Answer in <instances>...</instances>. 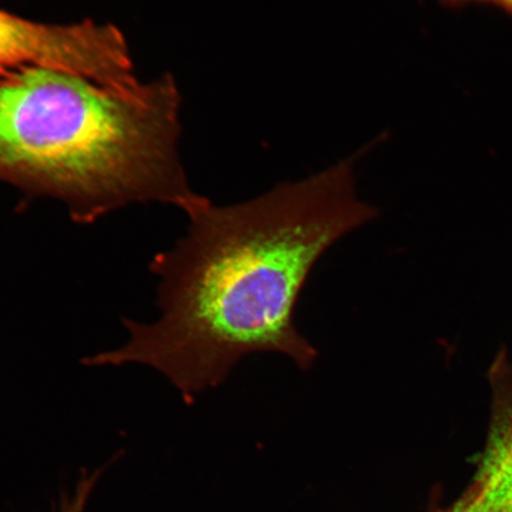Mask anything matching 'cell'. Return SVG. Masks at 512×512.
Returning a JSON list of instances; mask_svg holds the SVG:
<instances>
[{"mask_svg": "<svg viewBox=\"0 0 512 512\" xmlns=\"http://www.w3.org/2000/svg\"><path fill=\"white\" fill-rule=\"evenodd\" d=\"M360 156L232 206L201 197L185 213L187 235L152 261L159 318L125 319L123 347L86 358V366L142 364L189 402L259 352L310 370L318 350L294 323L300 294L332 246L379 216L357 195Z\"/></svg>", "mask_w": 512, "mask_h": 512, "instance_id": "1", "label": "cell"}, {"mask_svg": "<svg viewBox=\"0 0 512 512\" xmlns=\"http://www.w3.org/2000/svg\"><path fill=\"white\" fill-rule=\"evenodd\" d=\"M508 512H512V508Z\"/></svg>", "mask_w": 512, "mask_h": 512, "instance_id": "7", "label": "cell"}, {"mask_svg": "<svg viewBox=\"0 0 512 512\" xmlns=\"http://www.w3.org/2000/svg\"><path fill=\"white\" fill-rule=\"evenodd\" d=\"M181 96L170 76L128 94L49 68L0 78V179L66 204L91 223L136 202L200 200L177 142Z\"/></svg>", "mask_w": 512, "mask_h": 512, "instance_id": "2", "label": "cell"}, {"mask_svg": "<svg viewBox=\"0 0 512 512\" xmlns=\"http://www.w3.org/2000/svg\"><path fill=\"white\" fill-rule=\"evenodd\" d=\"M504 409H512V407H510V408L504 407Z\"/></svg>", "mask_w": 512, "mask_h": 512, "instance_id": "5", "label": "cell"}, {"mask_svg": "<svg viewBox=\"0 0 512 512\" xmlns=\"http://www.w3.org/2000/svg\"><path fill=\"white\" fill-rule=\"evenodd\" d=\"M504 407H507V406H504ZM512 407V406H511Z\"/></svg>", "mask_w": 512, "mask_h": 512, "instance_id": "9", "label": "cell"}, {"mask_svg": "<svg viewBox=\"0 0 512 512\" xmlns=\"http://www.w3.org/2000/svg\"><path fill=\"white\" fill-rule=\"evenodd\" d=\"M6 75V74H5ZM3 75H0V78H2Z\"/></svg>", "mask_w": 512, "mask_h": 512, "instance_id": "8", "label": "cell"}, {"mask_svg": "<svg viewBox=\"0 0 512 512\" xmlns=\"http://www.w3.org/2000/svg\"><path fill=\"white\" fill-rule=\"evenodd\" d=\"M492 3L501 5L502 8L509 11L512 15V0H491Z\"/></svg>", "mask_w": 512, "mask_h": 512, "instance_id": "4", "label": "cell"}, {"mask_svg": "<svg viewBox=\"0 0 512 512\" xmlns=\"http://www.w3.org/2000/svg\"><path fill=\"white\" fill-rule=\"evenodd\" d=\"M512 508V462L486 458L465 495L438 512H508Z\"/></svg>", "mask_w": 512, "mask_h": 512, "instance_id": "3", "label": "cell"}, {"mask_svg": "<svg viewBox=\"0 0 512 512\" xmlns=\"http://www.w3.org/2000/svg\"><path fill=\"white\" fill-rule=\"evenodd\" d=\"M59 512H70V511H59Z\"/></svg>", "mask_w": 512, "mask_h": 512, "instance_id": "6", "label": "cell"}]
</instances>
